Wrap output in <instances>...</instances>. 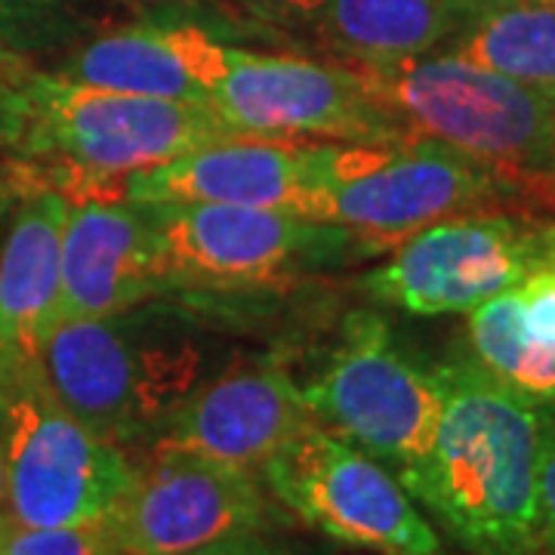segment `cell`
<instances>
[{
  "instance_id": "cell-1",
  "label": "cell",
  "mask_w": 555,
  "mask_h": 555,
  "mask_svg": "<svg viewBox=\"0 0 555 555\" xmlns=\"http://www.w3.org/2000/svg\"><path fill=\"white\" fill-rule=\"evenodd\" d=\"M429 454L398 481L473 555H540L537 460L543 404L481 364H444Z\"/></svg>"
},
{
  "instance_id": "cell-2",
  "label": "cell",
  "mask_w": 555,
  "mask_h": 555,
  "mask_svg": "<svg viewBox=\"0 0 555 555\" xmlns=\"http://www.w3.org/2000/svg\"><path fill=\"white\" fill-rule=\"evenodd\" d=\"M210 352L179 321L118 312L56 324L28 374L93 436L127 448L207 379Z\"/></svg>"
},
{
  "instance_id": "cell-3",
  "label": "cell",
  "mask_w": 555,
  "mask_h": 555,
  "mask_svg": "<svg viewBox=\"0 0 555 555\" xmlns=\"http://www.w3.org/2000/svg\"><path fill=\"white\" fill-rule=\"evenodd\" d=\"M0 124L28 155L100 179H127L201 145L238 139L210 105L43 75H25L0 100Z\"/></svg>"
},
{
  "instance_id": "cell-4",
  "label": "cell",
  "mask_w": 555,
  "mask_h": 555,
  "mask_svg": "<svg viewBox=\"0 0 555 555\" xmlns=\"http://www.w3.org/2000/svg\"><path fill=\"white\" fill-rule=\"evenodd\" d=\"M371 96L414 137L525 177H555V100L454 53L349 62Z\"/></svg>"
},
{
  "instance_id": "cell-5",
  "label": "cell",
  "mask_w": 555,
  "mask_h": 555,
  "mask_svg": "<svg viewBox=\"0 0 555 555\" xmlns=\"http://www.w3.org/2000/svg\"><path fill=\"white\" fill-rule=\"evenodd\" d=\"M521 179L528 177L429 137L343 142L337 179L309 207V219L349 232L364 254H386L441 219L488 214L516 195Z\"/></svg>"
},
{
  "instance_id": "cell-6",
  "label": "cell",
  "mask_w": 555,
  "mask_h": 555,
  "mask_svg": "<svg viewBox=\"0 0 555 555\" xmlns=\"http://www.w3.org/2000/svg\"><path fill=\"white\" fill-rule=\"evenodd\" d=\"M315 423L408 476L429 454L441 416V383L392 343L386 321L352 312L324 367L299 386Z\"/></svg>"
},
{
  "instance_id": "cell-7",
  "label": "cell",
  "mask_w": 555,
  "mask_h": 555,
  "mask_svg": "<svg viewBox=\"0 0 555 555\" xmlns=\"http://www.w3.org/2000/svg\"><path fill=\"white\" fill-rule=\"evenodd\" d=\"M7 516L28 528L105 521L130 488L124 448L93 436L28 371L0 383Z\"/></svg>"
},
{
  "instance_id": "cell-8",
  "label": "cell",
  "mask_w": 555,
  "mask_h": 555,
  "mask_svg": "<svg viewBox=\"0 0 555 555\" xmlns=\"http://www.w3.org/2000/svg\"><path fill=\"white\" fill-rule=\"evenodd\" d=\"M259 469L281 506L318 534L383 555L441 553L436 528L396 473L321 423L287 438Z\"/></svg>"
},
{
  "instance_id": "cell-9",
  "label": "cell",
  "mask_w": 555,
  "mask_h": 555,
  "mask_svg": "<svg viewBox=\"0 0 555 555\" xmlns=\"http://www.w3.org/2000/svg\"><path fill=\"white\" fill-rule=\"evenodd\" d=\"M555 266V222L521 214H463L398 244L364 275V291L411 315H454Z\"/></svg>"
},
{
  "instance_id": "cell-10",
  "label": "cell",
  "mask_w": 555,
  "mask_h": 555,
  "mask_svg": "<svg viewBox=\"0 0 555 555\" xmlns=\"http://www.w3.org/2000/svg\"><path fill=\"white\" fill-rule=\"evenodd\" d=\"M210 108L238 139L392 142L414 137L398 124L349 65L229 50Z\"/></svg>"
},
{
  "instance_id": "cell-11",
  "label": "cell",
  "mask_w": 555,
  "mask_h": 555,
  "mask_svg": "<svg viewBox=\"0 0 555 555\" xmlns=\"http://www.w3.org/2000/svg\"><path fill=\"white\" fill-rule=\"evenodd\" d=\"M266 516V496L250 469L152 448L105 521L124 555H182L259 531Z\"/></svg>"
},
{
  "instance_id": "cell-12",
  "label": "cell",
  "mask_w": 555,
  "mask_h": 555,
  "mask_svg": "<svg viewBox=\"0 0 555 555\" xmlns=\"http://www.w3.org/2000/svg\"><path fill=\"white\" fill-rule=\"evenodd\" d=\"M155 214L173 287L275 281L349 241V232L331 222L275 207L155 204Z\"/></svg>"
},
{
  "instance_id": "cell-13",
  "label": "cell",
  "mask_w": 555,
  "mask_h": 555,
  "mask_svg": "<svg viewBox=\"0 0 555 555\" xmlns=\"http://www.w3.org/2000/svg\"><path fill=\"white\" fill-rule=\"evenodd\" d=\"M343 142L225 139L127 177V198L145 204H244L309 217L337 179Z\"/></svg>"
},
{
  "instance_id": "cell-14",
  "label": "cell",
  "mask_w": 555,
  "mask_h": 555,
  "mask_svg": "<svg viewBox=\"0 0 555 555\" xmlns=\"http://www.w3.org/2000/svg\"><path fill=\"white\" fill-rule=\"evenodd\" d=\"M170 287L155 204L130 198L68 204L53 327L118 315Z\"/></svg>"
},
{
  "instance_id": "cell-15",
  "label": "cell",
  "mask_w": 555,
  "mask_h": 555,
  "mask_svg": "<svg viewBox=\"0 0 555 555\" xmlns=\"http://www.w3.org/2000/svg\"><path fill=\"white\" fill-rule=\"evenodd\" d=\"M312 423L315 416L299 386L284 371L244 367L204 379L149 438L160 451H185L250 469Z\"/></svg>"
},
{
  "instance_id": "cell-16",
  "label": "cell",
  "mask_w": 555,
  "mask_h": 555,
  "mask_svg": "<svg viewBox=\"0 0 555 555\" xmlns=\"http://www.w3.org/2000/svg\"><path fill=\"white\" fill-rule=\"evenodd\" d=\"M68 201L53 189L25 192L0 247V383L20 377L53 331Z\"/></svg>"
},
{
  "instance_id": "cell-17",
  "label": "cell",
  "mask_w": 555,
  "mask_h": 555,
  "mask_svg": "<svg viewBox=\"0 0 555 555\" xmlns=\"http://www.w3.org/2000/svg\"><path fill=\"white\" fill-rule=\"evenodd\" d=\"M225 65L229 47L198 28H130L87 43L62 78L115 93L210 105Z\"/></svg>"
},
{
  "instance_id": "cell-18",
  "label": "cell",
  "mask_w": 555,
  "mask_h": 555,
  "mask_svg": "<svg viewBox=\"0 0 555 555\" xmlns=\"http://www.w3.org/2000/svg\"><path fill=\"white\" fill-rule=\"evenodd\" d=\"M476 361L537 404L555 398V266L466 312Z\"/></svg>"
},
{
  "instance_id": "cell-19",
  "label": "cell",
  "mask_w": 555,
  "mask_h": 555,
  "mask_svg": "<svg viewBox=\"0 0 555 555\" xmlns=\"http://www.w3.org/2000/svg\"><path fill=\"white\" fill-rule=\"evenodd\" d=\"M473 0H321L318 28L352 62H401L448 43Z\"/></svg>"
},
{
  "instance_id": "cell-20",
  "label": "cell",
  "mask_w": 555,
  "mask_h": 555,
  "mask_svg": "<svg viewBox=\"0 0 555 555\" xmlns=\"http://www.w3.org/2000/svg\"><path fill=\"white\" fill-rule=\"evenodd\" d=\"M448 53L555 96V0L473 3Z\"/></svg>"
},
{
  "instance_id": "cell-21",
  "label": "cell",
  "mask_w": 555,
  "mask_h": 555,
  "mask_svg": "<svg viewBox=\"0 0 555 555\" xmlns=\"http://www.w3.org/2000/svg\"><path fill=\"white\" fill-rule=\"evenodd\" d=\"M0 555H124L108 521L28 528L0 516Z\"/></svg>"
},
{
  "instance_id": "cell-22",
  "label": "cell",
  "mask_w": 555,
  "mask_h": 555,
  "mask_svg": "<svg viewBox=\"0 0 555 555\" xmlns=\"http://www.w3.org/2000/svg\"><path fill=\"white\" fill-rule=\"evenodd\" d=\"M537 534L540 553L555 546V414L543 411L537 460Z\"/></svg>"
},
{
  "instance_id": "cell-23",
  "label": "cell",
  "mask_w": 555,
  "mask_h": 555,
  "mask_svg": "<svg viewBox=\"0 0 555 555\" xmlns=\"http://www.w3.org/2000/svg\"><path fill=\"white\" fill-rule=\"evenodd\" d=\"M182 555H331L324 550H312V546H302L294 540H272V537H262L259 531H247V534L222 537L217 543H207L201 550Z\"/></svg>"
},
{
  "instance_id": "cell-24",
  "label": "cell",
  "mask_w": 555,
  "mask_h": 555,
  "mask_svg": "<svg viewBox=\"0 0 555 555\" xmlns=\"http://www.w3.org/2000/svg\"><path fill=\"white\" fill-rule=\"evenodd\" d=\"M25 75H28V72L22 68L20 62H13L10 56H3V53H0V100H3V96H7V93H10L22 78H25Z\"/></svg>"
},
{
  "instance_id": "cell-25",
  "label": "cell",
  "mask_w": 555,
  "mask_h": 555,
  "mask_svg": "<svg viewBox=\"0 0 555 555\" xmlns=\"http://www.w3.org/2000/svg\"><path fill=\"white\" fill-rule=\"evenodd\" d=\"M0 516H7V448H3V426H0Z\"/></svg>"
},
{
  "instance_id": "cell-26",
  "label": "cell",
  "mask_w": 555,
  "mask_h": 555,
  "mask_svg": "<svg viewBox=\"0 0 555 555\" xmlns=\"http://www.w3.org/2000/svg\"><path fill=\"white\" fill-rule=\"evenodd\" d=\"M35 3H43V0H0V10L7 13V10H28V7H35Z\"/></svg>"
},
{
  "instance_id": "cell-27",
  "label": "cell",
  "mask_w": 555,
  "mask_h": 555,
  "mask_svg": "<svg viewBox=\"0 0 555 555\" xmlns=\"http://www.w3.org/2000/svg\"><path fill=\"white\" fill-rule=\"evenodd\" d=\"M284 3H291V7H299V10H309V13H315L321 0H284Z\"/></svg>"
},
{
  "instance_id": "cell-28",
  "label": "cell",
  "mask_w": 555,
  "mask_h": 555,
  "mask_svg": "<svg viewBox=\"0 0 555 555\" xmlns=\"http://www.w3.org/2000/svg\"><path fill=\"white\" fill-rule=\"evenodd\" d=\"M540 555H555V546H550V550H543V553Z\"/></svg>"
},
{
  "instance_id": "cell-29",
  "label": "cell",
  "mask_w": 555,
  "mask_h": 555,
  "mask_svg": "<svg viewBox=\"0 0 555 555\" xmlns=\"http://www.w3.org/2000/svg\"><path fill=\"white\" fill-rule=\"evenodd\" d=\"M473 3H496V0H473Z\"/></svg>"
},
{
  "instance_id": "cell-30",
  "label": "cell",
  "mask_w": 555,
  "mask_h": 555,
  "mask_svg": "<svg viewBox=\"0 0 555 555\" xmlns=\"http://www.w3.org/2000/svg\"><path fill=\"white\" fill-rule=\"evenodd\" d=\"M550 404H553V411H555V398H553V401H550Z\"/></svg>"
},
{
  "instance_id": "cell-31",
  "label": "cell",
  "mask_w": 555,
  "mask_h": 555,
  "mask_svg": "<svg viewBox=\"0 0 555 555\" xmlns=\"http://www.w3.org/2000/svg\"><path fill=\"white\" fill-rule=\"evenodd\" d=\"M433 555H441V553H433Z\"/></svg>"
},
{
  "instance_id": "cell-32",
  "label": "cell",
  "mask_w": 555,
  "mask_h": 555,
  "mask_svg": "<svg viewBox=\"0 0 555 555\" xmlns=\"http://www.w3.org/2000/svg\"><path fill=\"white\" fill-rule=\"evenodd\" d=\"M553 100H555V96H553Z\"/></svg>"
}]
</instances>
